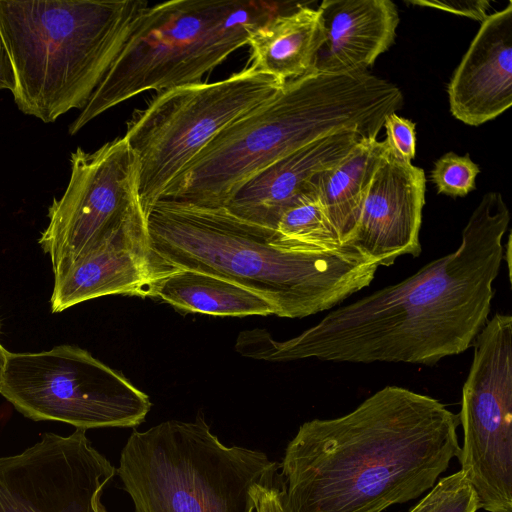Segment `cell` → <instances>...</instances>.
Returning a JSON list of instances; mask_svg holds the SVG:
<instances>
[{"instance_id":"1","label":"cell","mask_w":512,"mask_h":512,"mask_svg":"<svg viewBox=\"0 0 512 512\" xmlns=\"http://www.w3.org/2000/svg\"><path fill=\"white\" fill-rule=\"evenodd\" d=\"M510 213L499 192L486 193L462 230L459 247L403 281L330 311L287 340L242 331L236 351L270 362H403L435 365L466 351L488 321L505 257Z\"/></svg>"},{"instance_id":"2","label":"cell","mask_w":512,"mask_h":512,"mask_svg":"<svg viewBox=\"0 0 512 512\" xmlns=\"http://www.w3.org/2000/svg\"><path fill=\"white\" fill-rule=\"evenodd\" d=\"M458 415L386 386L351 412L304 422L280 463L284 512H383L432 488L458 457Z\"/></svg>"},{"instance_id":"3","label":"cell","mask_w":512,"mask_h":512,"mask_svg":"<svg viewBox=\"0 0 512 512\" xmlns=\"http://www.w3.org/2000/svg\"><path fill=\"white\" fill-rule=\"evenodd\" d=\"M146 221L152 249L168 264L244 286L279 317L331 309L369 286L379 267L352 244L333 252L302 250L225 207L159 200Z\"/></svg>"},{"instance_id":"4","label":"cell","mask_w":512,"mask_h":512,"mask_svg":"<svg viewBox=\"0 0 512 512\" xmlns=\"http://www.w3.org/2000/svg\"><path fill=\"white\" fill-rule=\"evenodd\" d=\"M402 105L400 88L368 72L315 68L221 131L160 200L223 207L256 173L319 138L343 131L377 138Z\"/></svg>"},{"instance_id":"5","label":"cell","mask_w":512,"mask_h":512,"mask_svg":"<svg viewBox=\"0 0 512 512\" xmlns=\"http://www.w3.org/2000/svg\"><path fill=\"white\" fill-rule=\"evenodd\" d=\"M142 0H0L18 109L44 123L83 109L127 42Z\"/></svg>"},{"instance_id":"6","label":"cell","mask_w":512,"mask_h":512,"mask_svg":"<svg viewBox=\"0 0 512 512\" xmlns=\"http://www.w3.org/2000/svg\"><path fill=\"white\" fill-rule=\"evenodd\" d=\"M263 0H172L146 7L123 49L69 126L75 135L112 107L150 90L199 83L279 13Z\"/></svg>"},{"instance_id":"7","label":"cell","mask_w":512,"mask_h":512,"mask_svg":"<svg viewBox=\"0 0 512 512\" xmlns=\"http://www.w3.org/2000/svg\"><path fill=\"white\" fill-rule=\"evenodd\" d=\"M279 469L262 451L224 445L201 415L134 430L116 468L134 512H255L254 486Z\"/></svg>"},{"instance_id":"8","label":"cell","mask_w":512,"mask_h":512,"mask_svg":"<svg viewBox=\"0 0 512 512\" xmlns=\"http://www.w3.org/2000/svg\"><path fill=\"white\" fill-rule=\"evenodd\" d=\"M284 84L250 66L216 82L158 92L135 110L124 137L137 156L144 214L211 140Z\"/></svg>"},{"instance_id":"9","label":"cell","mask_w":512,"mask_h":512,"mask_svg":"<svg viewBox=\"0 0 512 512\" xmlns=\"http://www.w3.org/2000/svg\"><path fill=\"white\" fill-rule=\"evenodd\" d=\"M0 394L27 418L83 430L136 427L151 408L148 395L123 374L72 345L9 352Z\"/></svg>"},{"instance_id":"10","label":"cell","mask_w":512,"mask_h":512,"mask_svg":"<svg viewBox=\"0 0 512 512\" xmlns=\"http://www.w3.org/2000/svg\"><path fill=\"white\" fill-rule=\"evenodd\" d=\"M458 415L461 471L479 508L512 512V317L495 314L474 339Z\"/></svg>"},{"instance_id":"11","label":"cell","mask_w":512,"mask_h":512,"mask_svg":"<svg viewBox=\"0 0 512 512\" xmlns=\"http://www.w3.org/2000/svg\"><path fill=\"white\" fill-rule=\"evenodd\" d=\"M67 187L48 209L38 243L56 274L143 219L137 156L119 137L93 152L70 155Z\"/></svg>"},{"instance_id":"12","label":"cell","mask_w":512,"mask_h":512,"mask_svg":"<svg viewBox=\"0 0 512 512\" xmlns=\"http://www.w3.org/2000/svg\"><path fill=\"white\" fill-rule=\"evenodd\" d=\"M116 474L85 430L46 433L23 452L0 457V512H107L101 496Z\"/></svg>"},{"instance_id":"13","label":"cell","mask_w":512,"mask_h":512,"mask_svg":"<svg viewBox=\"0 0 512 512\" xmlns=\"http://www.w3.org/2000/svg\"><path fill=\"white\" fill-rule=\"evenodd\" d=\"M179 271L152 249L143 218L54 274L51 310L112 294L156 297L162 281Z\"/></svg>"},{"instance_id":"14","label":"cell","mask_w":512,"mask_h":512,"mask_svg":"<svg viewBox=\"0 0 512 512\" xmlns=\"http://www.w3.org/2000/svg\"><path fill=\"white\" fill-rule=\"evenodd\" d=\"M425 189L424 171L398 157L386 142L350 244L378 266H391L403 255L419 256Z\"/></svg>"},{"instance_id":"15","label":"cell","mask_w":512,"mask_h":512,"mask_svg":"<svg viewBox=\"0 0 512 512\" xmlns=\"http://www.w3.org/2000/svg\"><path fill=\"white\" fill-rule=\"evenodd\" d=\"M363 138L354 131L319 138L256 173L223 207L247 222L275 230L288 207L316 193L317 175L339 163Z\"/></svg>"},{"instance_id":"16","label":"cell","mask_w":512,"mask_h":512,"mask_svg":"<svg viewBox=\"0 0 512 512\" xmlns=\"http://www.w3.org/2000/svg\"><path fill=\"white\" fill-rule=\"evenodd\" d=\"M450 111L481 125L512 104V2L482 22L447 88Z\"/></svg>"},{"instance_id":"17","label":"cell","mask_w":512,"mask_h":512,"mask_svg":"<svg viewBox=\"0 0 512 512\" xmlns=\"http://www.w3.org/2000/svg\"><path fill=\"white\" fill-rule=\"evenodd\" d=\"M318 10L326 35L318 70L367 72L394 41L399 14L390 0H324Z\"/></svg>"},{"instance_id":"18","label":"cell","mask_w":512,"mask_h":512,"mask_svg":"<svg viewBox=\"0 0 512 512\" xmlns=\"http://www.w3.org/2000/svg\"><path fill=\"white\" fill-rule=\"evenodd\" d=\"M326 41L318 8L299 6L279 13L249 37L251 67L285 83L316 67Z\"/></svg>"},{"instance_id":"19","label":"cell","mask_w":512,"mask_h":512,"mask_svg":"<svg viewBox=\"0 0 512 512\" xmlns=\"http://www.w3.org/2000/svg\"><path fill=\"white\" fill-rule=\"evenodd\" d=\"M386 142L363 138L336 165L316 177V193L343 245L356 232L368 186Z\"/></svg>"},{"instance_id":"20","label":"cell","mask_w":512,"mask_h":512,"mask_svg":"<svg viewBox=\"0 0 512 512\" xmlns=\"http://www.w3.org/2000/svg\"><path fill=\"white\" fill-rule=\"evenodd\" d=\"M156 297L184 313L222 317L275 314L260 294L225 278L193 270H180L167 277Z\"/></svg>"},{"instance_id":"21","label":"cell","mask_w":512,"mask_h":512,"mask_svg":"<svg viewBox=\"0 0 512 512\" xmlns=\"http://www.w3.org/2000/svg\"><path fill=\"white\" fill-rule=\"evenodd\" d=\"M275 231L284 241L302 250L333 252L344 246L317 193L304 195L288 207L280 216Z\"/></svg>"},{"instance_id":"22","label":"cell","mask_w":512,"mask_h":512,"mask_svg":"<svg viewBox=\"0 0 512 512\" xmlns=\"http://www.w3.org/2000/svg\"><path fill=\"white\" fill-rule=\"evenodd\" d=\"M478 509L476 492L460 470L442 478L409 512H476Z\"/></svg>"},{"instance_id":"23","label":"cell","mask_w":512,"mask_h":512,"mask_svg":"<svg viewBox=\"0 0 512 512\" xmlns=\"http://www.w3.org/2000/svg\"><path fill=\"white\" fill-rule=\"evenodd\" d=\"M479 172V166L471 160L469 154L459 156L447 152L435 161L431 181L439 194L464 197L475 189V179Z\"/></svg>"},{"instance_id":"24","label":"cell","mask_w":512,"mask_h":512,"mask_svg":"<svg viewBox=\"0 0 512 512\" xmlns=\"http://www.w3.org/2000/svg\"><path fill=\"white\" fill-rule=\"evenodd\" d=\"M383 127L386 130L388 146L401 159L410 162L416 155V124L396 113L386 116Z\"/></svg>"},{"instance_id":"25","label":"cell","mask_w":512,"mask_h":512,"mask_svg":"<svg viewBox=\"0 0 512 512\" xmlns=\"http://www.w3.org/2000/svg\"><path fill=\"white\" fill-rule=\"evenodd\" d=\"M409 3L451 12L481 23L488 17L490 8V2L484 0H410Z\"/></svg>"},{"instance_id":"26","label":"cell","mask_w":512,"mask_h":512,"mask_svg":"<svg viewBox=\"0 0 512 512\" xmlns=\"http://www.w3.org/2000/svg\"><path fill=\"white\" fill-rule=\"evenodd\" d=\"M14 88V76L10 61L0 40V90H9Z\"/></svg>"},{"instance_id":"27","label":"cell","mask_w":512,"mask_h":512,"mask_svg":"<svg viewBox=\"0 0 512 512\" xmlns=\"http://www.w3.org/2000/svg\"><path fill=\"white\" fill-rule=\"evenodd\" d=\"M8 353L9 351H7L0 343V384L2 382L4 371L6 368Z\"/></svg>"},{"instance_id":"28","label":"cell","mask_w":512,"mask_h":512,"mask_svg":"<svg viewBox=\"0 0 512 512\" xmlns=\"http://www.w3.org/2000/svg\"><path fill=\"white\" fill-rule=\"evenodd\" d=\"M256 512H283L280 505H267L259 508Z\"/></svg>"}]
</instances>
